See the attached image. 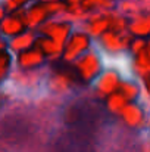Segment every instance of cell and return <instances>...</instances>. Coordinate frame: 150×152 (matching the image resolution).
<instances>
[{"instance_id":"obj_1","label":"cell","mask_w":150,"mask_h":152,"mask_svg":"<svg viewBox=\"0 0 150 152\" xmlns=\"http://www.w3.org/2000/svg\"><path fill=\"white\" fill-rule=\"evenodd\" d=\"M51 152H97L93 142V133L71 127L69 130L60 133L54 143Z\"/></svg>"}]
</instances>
